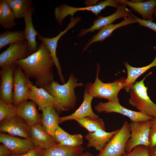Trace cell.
Wrapping results in <instances>:
<instances>
[{"mask_svg":"<svg viewBox=\"0 0 156 156\" xmlns=\"http://www.w3.org/2000/svg\"><path fill=\"white\" fill-rule=\"evenodd\" d=\"M70 135L58 126L55 131L54 139L56 142L59 144L68 138Z\"/></svg>","mask_w":156,"mask_h":156,"instance_id":"obj_34","label":"cell"},{"mask_svg":"<svg viewBox=\"0 0 156 156\" xmlns=\"http://www.w3.org/2000/svg\"><path fill=\"white\" fill-rule=\"evenodd\" d=\"M29 55L26 41L11 44L0 54V67L2 68L10 65L17 60L25 58Z\"/></svg>","mask_w":156,"mask_h":156,"instance_id":"obj_12","label":"cell"},{"mask_svg":"<svg viewBox=\"0 0 156 156\" xmlns=\"http://www.w3.org/2000/svg\"><path fill=\"white\" fill-rule=\"evenodd\" d=\"M80 156H93V155L90 152H86L83 153Z\"/></svg>","mask_w":156,"mask_h":156,"instance_id":"obj_40","label":"cell"},{"mask_svg":"<svg viewBox=\"0 0 156 156\" xmlns=\"http://www.w3.org/2000/svg\"><path fill=\"white\" fill-rule=\"evenodd\" d=\"M153 48L156 52V45L154 46ZM124 64L127 71V77L126 79L125 86L124 88L128 92H129L138 78L151 68L156 66V55L153 60L150 64L144 66L133 67L127 62H125Z\"/></svg>","mask_w":156,"mask_h":156,"instance_id":"obj_25","label":"cell"},{"mask_svg":"<svg viewBox=\"0 0 156 156\" xmlns=\"http://www.w3.org/2000/svg\"><path fill=\"white\" fill-rule=\"evenodd\" d=\"M130 137L125 148L127 153L130 152L135 147L143 145L149 147V139L151 127V120L131 122L129 124Z\"/></svg>","mask_w":156,"mask_h":156,"instance_id":"obj_6","label":"cell"},{"mask_svg":"<svg viewBox=\"0 0 156 156\" xmlns=\"http://www.w3.org/2000/svg\"><path fill=\"white\" fill-rule=\"evenodd\" d=\"M122 156H150L149 147L143 145L138 146Z\"/></svg>","mask_w":156,"mask_h":156,"instance_id":"obj_33","label":"cell"},{"mask_svg":"<svg viewBox=\"0 0 156 156\" xmlns=\"http://www.w3.org/2000/svg\"><path fill=\"white\" fill-rule=\"evenodd\" d=\"M149 152L150 156H156V146L149 147Z\"/></svg>","mask_w":156,"mask_h":156,"instance_id":"obj_39","label":"cell"},{"mask_svg":"<svg viewBox=\"0 0 156 156\" xmlns=\"http://www.w3.org/2000/svg\"><path fill=\"white\" fill-rule=\"evenodd\" d=\"M76 121L89 133L93 132L99 129L106 130L103 120L99 117L95 118L86 117L77 120Z\"/></svg>","mask_w":156,"mask_h":156,"instance_id":"obj_30","label":"cell"},{"mask_svg":"<svg viewBox=\"0 0 156 156\" xmlns=\"http://www.w3.org/2000/svg\"><path fill=\"white\" fill-rule=\"evenodd\" d=\"M151 127L149 139L151 143L150 147L156 146V116L153 117L151 120Z\"/></svg>","mask_w":156,"mask_h":156,"instance_id":"obj_35","label":"cell"},{"mask_svg":"<svg viewBox=\"0 0 156 156\" xmlns=\"http://www.w3.org/2000/svg\"><path fill=\"white\" fill-rule=\"evenodd\" d=\"M131 14L130 16L125 18V20L119 23L116 24H111L99 29L98 32L86 44L83 48V51H86L91 45L94 43L105 41L111 35L115 30L118 28L136 23L134 14L131 13Z\"/></svg>","mask_w":156,"mask_h":156,"instance_id":"obj_18","label":"cell"},{"mask_svg":"<svg viewBox=\"0 0 156 156\" xmlns=\"http://www.w3.org/2000/svg\"><path fill=\"white\" fill-rule=\"evenodd\" d=\"M42 149L36 148L23 154L12 155L9 156H41L43 151Z\"/></svg>","mask_w":156,"mask_h":156,"instance_id":"obj_37","label":"cell"},{"mask_svg":"<svg viewBox=\"0 0 156 156\" xmlns=\"http://www.w3.org/2000/svg\"><path fill=\"white\" fill-rule=\"evenodd\" d=\"M0 142L13 155L23 154L37 148L30 139L21 138L2 132L0 133Z\"/></svg>","mask_w":156,"mask_h":156,"instance_id":"obj_14","label":"cell"},{"mask_svg":"<svg viewBox=\"0 0 156 156\" xmlns=\"http://www.w3.org/2000/svg\"><path fill=\"white\" fill-rule=\"evenodd\" d=\"M84 149L82 146L73 147L58 144L44 150L41 156H80Z\"/></svg>","mask_w":156,"mask_h":156,"instance_id":"obj_26","label":"cell"},{"mask_svg":"<svg viewBox=\"0 0 156 156\" xmlns=\"http://www.w3.org/2000/svg\"><path fill=\"white\" fill-rule=\"evenodd\" d=\"M100 69L99 64H97L95 81L93 83H88L85 90L94 98L104 99L109 101L119 103L118 94L125 88L126 78H121L112 82H103L99 77Z\"/></svg>","mask_w":156,"mask_h":156,"instance_id":"obj_3","label":"cell"},{"mask_svg":"<svg viewBox=\"0 0 156 156\" xmlns=\"http://www.w3.org/2000/svg\"><path fill=\"white\" fill-rule=\"evenodd\" d=\"M41 123L45 131L54 139L55 131L59 126V117L53 106L47 107L42 110Z\"/></svg>","mask_w":156,"mask_h":156,"instance_id":"obj_23","label":"cell"},{"mask_svg":"<svg viewBox=\"0 0 156 156\" xmlns=\"http://www.w3.org/2000/svg\"><path fill=\"white\" fill-rule=\"evenodd\" d=\"M16 66L13 63L0 71V99L8 103H13L14 75Z\"/></svg>","mask_w":156,"mask_h":156,"instance_id":"obj_15","label":"cell"},{"mask_svg":"<svg viewBox=\"0 0 156 156\" xmlns=\"http://www.w3.org/2000/svg\"><path fill=\"white\" fill-rule=\"evenodd\" d=\"M24 32L22 31H7L0 35V49L9 44L25 40Z\"/></svg>","mask_w":156,"mask_h":156,"instance_id":"obj_29","label":"cell"},{"mask_svg":"<svg viewBox=\"0 0 156 156\" xmlns=\"http://www.w3.org/2000/svg\"><path fill=\"white\" fill-rule=\"evenodd\" d=\"M95 110L98 112H115L120 114L129 118L131 122L151 120L153 117L139 111L129 109L119 103L109 101L106 102H100L94 107Z\"/></svg>","mask_w":156,"mask_h":156,"instance_id":"obj_9","label":"cell"},{"mask_svg":"<svg viewBox=\"0 0 156 156\" xmlns=\"http://www.w3.org/2000/svg\"><path fill=\"white\" fill-rule=\"evenodd\" d=\"M119 129L111 132L99 129L87 134L85 136L88 141L87 146L94 147L95 149L101 151L113 137L118 131Z\"/></svg>","mask_w":156,"mask_h":156,"instance_id":"obj_21","label":"cell"},{"mask_svg":"<svg viewBox=\"0 0 156 156\" xmlns=\"http://www.w3.org/2000/svg\"><path fill=\"white\" fill-rule=\"evenodd\" d=\"M28 99L34 102L38 106L39 110H42L49 106L55 107L57 102L53 96L42 88H39L30 84L28 94Z\"/></svg>","mask_w":156,"mask_h":156,"instance_id":"obj_19","label":"cell"},{"mask_svg":"<svg viewBox=\"0 0 156 156\" xmlns=\"http://www.w3.org/2000/svg\"><path fill=\"white\" fill-rule=\"evenodd\" d=\"M120 0H106L99 2L96 5L82 7H75L63 4L56 7L54 10L55 20L60 25L64 19L68 16L73 17L74 14L79 11H88L97 15L106 7L117 8L120 4Z\"/></svg>","mask_w":156,"mask_h":156,"instance_id":"obj_7","label":"cell"},{"mask_svg":"<svg viewBox=\"0 0 156 156\" xmlns=\"http://www.w3.org/2000/svg\"><path fill=\"white\" fill-rule=\"evenodd\" d=\"M17 115L16 107L0 99V122Z\"/></svg>","mask_w":156,"mask_h":156,"instance_id":"obj_31","label":"cell"},{"mask_svg":"<svg viewBox=\"0 0 156 156\" xmlns=\"http://www.w3.org/2000/svg\"><path fill=\"white\" fill-rule=\"evenodd\" d=\"M0 131L12 135L30 139V127L17 115L1 122Z\"/></svg>","mask_w":156,"mask_h":156,"instance_id":"obj_11","label":"cell"},{"mask_svg":"<svg viewBox=\"0 0 156 156\" xmlns=\"http://www.w3.org/2000/svg\"><path fill=\"white\" fill-rule=\"evenodd\" d=\"M12 154L10 150L3 144L0 145V156H9Z\"/></svg>","mask_w":156,"mask_h":156,"instance_id":"obj_38","label":"cell"},{"mask_svg":"<svg viewBox=\"0 0 156 156\" xmlns=\"http://www.w3.org/2000/svg\"><path fill=\"white\" fill-rule=\"evenodd\" d=\"M3 10L0 14V25L4 29H11L16 25L13 11L6 0H0Z\"/></svg>","mask_w":156,"mask_h":156,"instance_id":"obj_28","label":"cell"},{"mask_svg":"<svg viewBox=\"0 0 156 156\" xmlns=\"http://www.w3.org/2000/svg\"><path fill=\"white\" fill-rule=\"evenodd\" d=\"M30 140L36 148L44 150L58 144L45 131L41 123L30 127Z\"/></svg>","mask_w":156,"mask_h":156,"instance_id":"obj_16","label":"cell"},{"mask_svg":"<svg viewBox=\"0 0 156 156\" xmlns=\"http://www.w3.org/2000/svg\"><path fill=\"white\" fill-rule=\"evenodd\" d=\"M83 86L71 73L66 83L60 84L54 80L45 89L55 98L57 104L55 108L57 112H60L74 108L77 100L75 89Z\"/></svg>","mask_w":156,"mask_h":156,"instance_id":"obj_2","label":"cell"},{"mask_svg":"<svg viewBox=\"0 0 156 156\" xmlns=\"http://www.w3.org/2000/svg\"><path fill=\"white\" fill-rule=\"evenodd\" d=\"M134 16L140 26L147 27L156 32V23L150 20H144L134 15Z\"/></svg>","mask_w":156,"mask_h":156,"instance_id":"obj_36","label":"cell"},{"mask_svg":"<svg viewBox=\"0 0 156 156\" xmlns=\"http://www.w3.org/2000/svg\"><path fill=\"white\" fill-rule=\"evenodd\" d=\"M83 142V136L81 134L70 135L68 138L58 144L73 147L81 146Z\"/></svg>","mask_w":156,"mask_h":156,"instance_id":"obj_32","label":"cell"},{"mask_svg":"<svg viewBox=\"0 0 156 156\" xmlns=\"http://www.w3.org/2000/svg\"><path fill=\"white\" fill-rule=\"evenodd\" d=\"M130 136L129 124L125 121L97 156H122L126 154V146Z\"/></svg>","mask_w":156,"mask_h":156,"instance_id":"obj_5","label":"cell"},{"mask_svg":"<svg viewBox=\"0 0 156 156\" xmlns=\"http://www.w3.org/2000/svg\"><path fill=\"white\" fill-rule=\"evenodd\" d=\"M147 74L141 80L134 84L129 92V103L139 112L152 117L156 116V104L151 100L147 93L148 88L144 83Z\"/></svg>","mask_w":156,"mask_h":156,"instance_id":"obj_4","label":"cell"},{"mask_svg":"<svg viewBox=\"0 0 156 156\" xmlns=\"http://www.w3.org/2000/svg\"><path fill=\"white\" fill-rule=\"evenodd\" d=\"M14 63L27 77L34 79L35 85L38 87L45 89L54 81L52 68L54 64L49 49L43 43L36 52Z\"/></svg>","mask_w":156,"mask_h":156,"instance_id":"obj_1","label":"cell"},{"mask_svg":"<svg viewBox=\"0 0 156 156\" xmlns=\"http://www.w3.org/2000/svg\"><path fill=\"white\" fill-rule=\"evenodd\" d=\"M81 20V18L80 17L71 18L70 21L66 28L54 37L48 38L40 35L38 36L39 40L45 44L49 49L54 64L57 70L60 79L63 84L65 83V80L62 75V68L56 55L58 42L63 35L65 34L68 30L74 27Z\"/></svg>","mask_w":156,"mask_h":156,"instance_id":"obj_8","label":"cell"},{"mask_svg":"<svg viewBox=\"0 0 156 156\" xmlns=\"http://www.w3.org/2000/svg\"><path fill=\"white\" fill-rule=\"evenodd\" d=\"M120 3L131 7L139 14L144 20L153 21L154 11L156 5V0H150L143 1L135 2L132 0H120Z\"/></svg>","mask_w":156,"mask_h":156,"instance_id":"obj_22","label":"cell"},{"mask_svg":"<svg viewBox=\"0 0 156 156\" xmlns=\"http://www.w3.org/2000/svg\"><path fill=\"white\" fill-rule=\"evenodd\" d=\"M31 82L22 69L16 66L14 75L13 104L16 106L21 103L28 99Z\"/></svg>","mask_w":156,"mask_h":156,"instance_id":"obj_10","label":"cell"},{"mask_svg":"<svg viewBox=\"0 0 156 156\" xmlns=\"http://www.w3.org/2000/svg\"><path fill=\"white\" fill-rule=\"evenodd\" d=\"M153 16L156 19V5L154 10Z\"/></svg>","mask_w":156,"mask_h":156,"instance_id":"obj_41","label":"cell"},{"mask_svg":"<svg viewBox=\"0 0 156 156\" xmlns=\"http://www.w3.org/2000/svg\"><path fill=\"white\" fill-rule=\"evenodd\" d=\"M94 97L85 90L83 101L79 107L72 114L60 117V123L64 122L78 119L86 117L97 118L99 116L93 111L92 107V102Z\"/></svg>","mask_w":156,"mask_h":156,"instance_id":"obj_20","label":"cell"},{"mask_svg":"<svg viewBox=\"0 0 156 156\" xmlns=\"http://www.w3.org/2000/svg\"><path fill=\"white\" fill-rule=\"evenodd\" d=\"M15 18L23 17L32 7L31 0H6Z\"/></svg>","mask_w":156,"mask_h":156,"instance_id":"obj_27","label":"cell"},{"mask_svg":"<svg viewBox=\"0 0 156 156\" xmlns=\"http://www.w3.org/2000/svg\"><path fill=\"white\" fill-rule=\"evenodd\" d=\"M126 6L125 4H120L116 8V11L112 14L106 16H99L97 19L94 21L92 25L89 28L81 29L78 36L81 37L88 33L99 30L105 26L112 24L118 19L126 18L130 16L131 12Z\"/></svg>","mask_w":156,"mask_h":156,"instance_id":"obj_13","label":"cell"},{"mask_svg":"<svg viewBox=\"0 0 156 156\" xmlns=\"http://www.w3.org/2000/svg\"><path fill=\"white\" fill-rule=\"evenodd\" d=\"M34 11V8L32 7L23 17L25 23L24 34L27 42L30 55L36 52L37 49L36 36L39 35L32 23V16Z\"/></svg>","mask_w":156,"mask_h":156,"instance_id":"obj_24","label":"cell"},{"mask_svg":"<svg viewBox=\"0 0 156 156\" xmlns=\"http://www.w3.org/2000/svg\"><path fill=\"white\" fill-rule=\"evenodd\" d=\"M16 107L17 115L22 118L30 127L41 123V114L38 111L37 104L33 101H25Z\"/></svg>","mask_w":156,"mask_h":156,"instance_id":"obj_17","label":"cell"}]
</instances>
